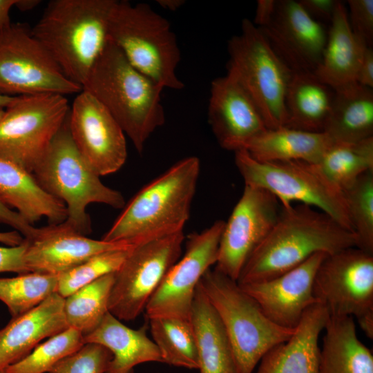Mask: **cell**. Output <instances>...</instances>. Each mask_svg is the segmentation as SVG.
I'll return each mask as SVG.
<instances>
[{
    "mask_svg": "<svg viewBox=\"0 0 373 373\" xmlns=\"http://www.w3.org/2000/svg\"><path fill=\"white\" fill-rule=\"evenodd\" d=\"M41 3L39 0H17L15 6L21 11L33 9Z\"/></svg>",
    "mask_w": 373,
    "mask_h": 373,
    "instance_id": "49",
    "label": "cell"
},
{
    "mask_svg": "<svg viewBox=\"0 0 373 373\" xmlns=\"http://www.w3.org/2000/svg\"><path fill=\"white\" fill-rule=\"evenodd\" d=\"M277 1L258 0L256 10L254 24L259 28L267 26L274 15Z\"/></svg>",
    "mask_w": 373,
    "mask_h": 373,
    "instance_id": "44",
    "label": "cell"
},
{
    "mask_svg": "<svg viewBox=\"0 0 373 373\" xmlns=\"http://www.w3.org/2000/svg\"><path fill=\"white\" fill-rule=\"evenodd\" d=\"M68 117L32 174L44 191L65 204L64 222L86 236L92 231L86 211L88 204L100 203L122 209L125 200L119 191L102 182L79 151L70 133Z\"/></svg>",
    "mask_w": 373,
    "mask_h": 373,
    "instance_id": "5",
    "label": "cell"
},
{
    "mask_svg": "<svg viewBox=\"0 0 373 373\" xmlns=\"http://www.w3.org/2000/svg\"><path fill=\"white\" fill-rule=\"evenodd\" d=\"M227 73L233 76L257 106L267 129L285 126V97L292 72L262 32L244 19L241 32L228 41Z\"/></svg>",
    "mask_w": 373,
    "mask_h": 373,
    "instance_id": "8",
    "label": "cell"
},
{
    "mask_svg": "<svg viewBox=\"0 0 373 373\" xmlns=\"http://www.w3.org/2000/svg\"><path fill=\"white\" fill-rule=\"evenodd\" d=\"M135 245L95 254L58 275V293L64 298L82 287L109 274L117 272Z\"/></svg>",
    "mask_w": 373,
    "mask_h": 373,
    "instance_id": "37",
    "label": "cell"
},
{
    "mask_svg": "<svg viewBox=\"0 0 373 373\" xmlns=\"http://www.w3.org/2000/svg\"><path fill=\"white\" fill-rule=\"evenodd\" d=\"M58 276L30 272L0 278V300L12 318L32 309L57 289Z\"/></svg>",
    "mask_w": 373,
    "mask_h": 373,
    "instance_id": "34",
    "label": "cell"
},
{
    "mask_svg": "<svg viewBox=\"0 0 373 373\" xmlns=\"http://www.w3.org/2000/svg\"><path fill=\"white\" fill-rule=\"evenodd\" d=\"M108 37L135 68L161 87L184 88L176 73L181 58L176 36L169 22L149 5L117 1Z\"/></svg>",
    "mask_w": 373,
    "mask_h": 373,
    "instance_id": "7",
    "label": "cell"
},
{
    "mask_svg": "<svg viewBox=\"0 0 373 373\" xmlns=\"http://www.w3.org/2000/svg\"><path fill=\"white\" fill-rule=\"evenodd\" d=\"M357 322L365 333L366 336L370 338H373V312L367 314L357 318Z\"/></svg>",
    "mask_w": 373,
    "mask_h": 373,
    "instance_id": "47",
    "label": "cell"
},
{
    "mask_svg": "<svg viewBox=\"0 0 373 373\" xmlns=\"http://www.w3.org/2000/svg\"><path fill=\"white\" fill-rule=\"evenodd\" d=\"M367 46L353 33L347 10L338 1L322 60L314 72L315 75L333 90L355 82L363 52Z\"/></svg>",
    "mask_w": 373,
    "mask_h": 373,
    "instance_id": "25",
    "label": "cell"
},
{
    "mask_svg": "<svg viewBox=\"0 0 373 373\" xmlns=\"http://www.w3.org/2000/svg\"><path fill=\"white\" fill-rule=\"evenodd\" d=\"M116 1L52 0L31 28L64 74L81 86L108 42Z\"/></svg>",
    "mask_w": 373,
    "mask_h": 373,
    "instance_id": "4",
    "label": "cell"
},
{
    "mask_svg": "<svg viewBox=\"0 0 373 373\" xmlns=\"http://www.w3.org/2000/svg\"><path fill=\"white\" fill-rule=\"evenodd\" d=\"M70 108L60 94L15 96L0 119V157L32 173Z\"/></svg>",
    "mask_w": 373,
    "mask_h": 373,
    "instance_id": "10",
    "label": "cell"
},
{
    "mask_svg": "<svg viewBox=\"0 0 373 373\" xmlns=\"http://www.w3.org/2000/svg\"><path fill=\"white\" fill-rule=\"evenodd\" d=\"M281 209L266 190L245 185L221 234L215 268L237 281L246 262L275 224Z\"/></svg>",
    "mask_w": 373,
    "mask_h": 373,
    "instance_id": "15",
    "label": "cell"
},
{
    "mask_svg": "<svg viewBox=\"0 0 373 373\" xmlns=\"http://www.w3.org/2000/svg\"><path fill=\"white\" fill-rule=\"evenodd\" d=\"M82 86L109 111L139 153L164 124V88L135 68L109 38Z\"/></svg>",
    "mask_w": 373,
    "mask_h": 373,
    "instance_id": "3",
    "label": "cell"
},
{
    "mask_svg": "<svg viewBox=\"0 0 373 373\" xmlns=\"http://www.w3.org/2000/svg\"><path fill=\"white\" fill-rule=\"evenodd\" d=\"M235 164L245 185L267 191L282 206L298 202L314 207L352 231L343 193L331 185L312 164L260 162L243 149L235 151Z\"/></svg>",
    "mask_w": 373,
    "mask_h": 373,
    "instance_id": "9",
    "label": "cell"
},
{
    "mask_svg": "<svg viewBox=\"0 0 373 373\" xmlns=\"http://www.w3.org/2000/svg\"><path fill=\"white\" fill-rule=\"evenodd\" d=\"M115 273L105 275L64 298V312L68 327L82 336L93 332L108 312V300Z\"/></svg>",
    "mask_w": 373,
    "mask_h": 373,
    "instance_id": "33",
    "label": "cell"
},
{
    "mask_svg": "<svg viewBox=\"0 0 373 373\" xmlns=\"http://www.w3.org/2000/svg\"><path fill=\"white\" fill-rule=\"evenodd\" d=\"M224 225V220H218L186 237L183 256L171 267L146 306L148 319L168 316L191 320L198 283L216 264Z\"/></svg>",
    "mask_w": 373,
    "mask_h": 373,
    "instance_id": "13",
    "label": "cell"
},
{
    "mask_svg": "<svg viewBox=\"0 0 373 373\" xmlns=\"http://www.w3.org/2000/svg\"><path fill=\"white\" fill-rule=\"evenodd\" d=\"M348 17L354 35L372 47L373 41V1L349 0Z\"/></svg>",
    "mask_w": 373,
    "mask_h": 373,
    "instance_id": "39",
    "label": "cell"
},
{
    "mask_svg": "<svg viewBox=\"0 0 373 373\" xmlns=\"http://www.w3.org/2000/svg\"><path fill=\"white\" fill-rule=\"evenodd\" d=\"M338 1L336 0H300L299 3L305 10L315 20L331 21Z\"/></svg>",
    "mask_w": 373,
    "mask_h": 373,
    "instance_id": "42",
    "label": "cell"
},
{
    "mask_svg": "<svg viewBox=\"0 0 373 373\" xmlns=\"http://www.w3.org/2000/svg\"><path fill=\"white\" fill-rule=\"evenodd\" d=\"M326 255L317 253L299 266L271 279L238 285L272 322L295 329L305 311L318 303L314 294V277Z\"/></svg>",
    "mask_w": 373,
    "mask_h": 373,
    "instance_id": "18",
    "label": "cell"
},
{
    "mask_svg": "<svg viewBox=\"0 0 373 373\" xmlns=\"http://www.w3.org/2000/svg\"><path fill=\"white\" fill-rule=\"evenodd\" d=\"M259 29L292 73H314L322 60L327 33L299 1H277L271 21Z\"/></svg>",
    "mask_w": 373,
    "mask_h": 373,
    "instance_id": "17",
    "label": "cell"
},
{
    "mask_svg": "<svg viewBox=\"0 0 373 373\" xmlns=\"http://www.w3.org/2000/svg\"><path fill=\"white\" fill-rule=\"evenodd\" d=\"M26 241L15 247L0 246V273L15 272L19 274L30 273L24 261Z\"/></svg>",
    "mask_w": 373,
    "mask_h": 373,
    "instance_id": "40",
    "label": "cell"
},
{
    "mask_svg": "<svg viewBox=\"0 0 373 373\" xmlns=\"http://www.w3.org/2000/svg\"><path fill=\"white\" fill-rule=\"evenodd\" d=\"M17 0H0V35L10 25V12Z\"/></svg>",
    "mask_w": 373,
    "mask_h": 373,
    "instance_id": "45",
    "label": "cell"
},
{
    "mask_svg": "<svg viewBox=\"0 0 373 373\" xmlns=\"http://www.w3.org/2000/svg\"><path fill=\"white\" fill-rule=\"evenodd\" d=\"M334 90L323 132L334 142L352 143L372 137V88L355 82Z\"/></svg>",
    "mask_w": 373,
    "mask_h": 373,
    "instance_id": "28",
    "label": "cell"
},
{
    "mask_svg": "<svg viewBox=\"0 0 373 373\" xmlns=\"http://www.w3.org/2000/svg\"><path fill=\"white\" fill-rule=\"evenodd\" d=\"M199 283L224 327L238 373H252L267 352L294 333L296 328L272 322L236 280L216 268L209 269Z\"/></svg>",
    "mask_w": 373,
    "mask_h": 373,
    "instance_id": "6",
    "label": "cell"
},
{
    "mask_svg": "<svg viewBox=\"0 0 373 373\" xmlns=\"http://www.w3.org/2000/svg\"><path fill=\"white\" fill-rule=\"evenodd\" d=\"M0 223L8 225L24 236L30 238L37 229L26 221L17 211L9 207L0 197Z\"/></svg>",
    "mask_w": 373,
    "mask_h": 373,
    "instance_id": "41",
    "label": "cell"
},
{
    "mask_svg": "<svg viewBox=\"0 0 373 373\" xmlns=\"http://www.w3.org/2000/svg\"><path fill=\"white\" fill-rule=\"evenodd\" d=\"M3 113H4V108H0V119H1Z\"/></svg>",
    "mask_w": 373,
    "mask_h": 373,
    "instance_id": "51",
    "label": "cell"
},
{
    "mask_svg": "<svg viewBox=\"0 0 373 373\" xmlns=\"http://www.w3.org/2000/svg\"><path fill=\"white\" fill-rule=\"evenodd\" d=\"M200 171L197 157L175 163L136 193L102 240L137 245L183 231Z\"/></svg>",
    "mask_w": 373,
    "mask_h": 373,
    "instance_id": "2",
    "label": "cell"
},
{
    "mask_svg": "<svg viewBox=\"0 0 373 373\" xmlns=\"http://www.w3.org/2000/svg\"><path fill=\"white\" fill-rule=\"evenodd\" d=\"M356 82L370 88L373 87V50L370 46L363 52Z\"/></svg>",
    "mask_w": 373,
    "mask_h": 373,
    "instance_id": "43",
    "label": "cell"
},
{
    "mask_svg": "<svg viewBox=\"0 0 373 373\" xmlns=\"http://www.w3.org/2000/svg\"><path fill=\"white\" fill-rule=\"evenodd\" d=\"M64 303L55 292L0 330V370L23 358L41 340L68 328Z\"/></svg>",
    "mask_w": 373,
    "mask_h": 373,
    "instance_id": "21",
    "label": "cell"
},
{
    "mask_svg": "<svg viewBox=\"0 0 373 373\" xmlns=\"http://www.w3.org/2000/svg\"><path fill=\"white\" fill-rule=\"evenodd\" d=\"M153 342L162 363L175 367L198 370L196 337L191 320L159 316L148 319Z\"/></svg>",
    "mask_w": 373,
    "mask_h": 373,
    "instance_id": "32",
    "label": "cell"
},
{
    "mask_svg": "<svg viewBox=\"0 0 373 373\" xmlns=\"http://www.w3.org/2000/svg\"><path fill=\"white\" fill-rule=\"evenodd\" d=\"M15 96L6 95L0 93V108H6L15 99Z\"/></svg>",
    "mask_w": 373,
    "mask_h": 373,
    "instance_id": "50",
    "label": "cell"
},
{
    "mask_svg": "<svg viewBox=\"0 0 373 373\" xmlns=\"http://www.w3.org/2000/svg\"><path fill=\"white\" fill-rule=\"evenodd\" d=\"M207 113L218 144L234 152L267 129L253 100L229 73L212 81Z\"/></svg>",
    "mask_w": 373,
    "mask_h": 373,
    "instance_id": "19",
    "label": "cell"
},
{
    "mask_svg": "<svg viewBox=\"0 0 373 373\" xmlns=\"http://www.w3.org/2000/svg\"><path fill=\"white\" fill-rule=\"evenodd\" d=\"M68 121L77 149L99 176L115 173L123 166L127 158L125 133L91 94L84 90L78 93Z\"/></svg>",
    "mask_w": 373,
    "mask_h": 373,
    "instance_id": "16",
    "label": "cell"
},
{
    "mask_svg": "<svg viewBox=\"0 0 373 373\" xmlns=\"http://www.w3.org/2000/svg\"><path fill=\"white\" fill-rule=\"evenodd\" d=\"M356 247L354 233L308 205L282 206L271 230L244 265L239 285L267 280L317 253L330 255Z\"/></svg>",
    "mask_w": 373,
    "mask_h": 373,
    "instance_id": "1",
    "label": "cell"
},
{
    "mask_svg": "<svg viewBox=\"0 0 373 373\" xmlns=\"http://www.w3.org/2000/svg\"><path fill=\"white\" fill-rule=\"evenodd\" d=\"M343 193L357 247L373 254V171L361 175Z\"/></svg>",
    "mask_w": 373,
    "mask_h": 373,
    "instance_id": "36",
    "label": "cell"
},
{
    "mask_svg": "<svg viewBox=\"0 0 373 373\" xmlns=\"http://www.w3.org/2000/svg\"><path fill=\"white\" fill-rule=\"evenodd\" d=\"M157 2L163 9L170 11L178 10L185 3L184 0H157Z\"/></svg>",
    "mask_w": 373,
    "mask_h": 373,
    "instance_id": "48",
    "label": "cell"
},
{
    "mask_svg": "<svg viewBox=\"0 0 373 373\" xmlns=\"http://www.w3.org/2000/svg\"><path fill=\"white\" fill-rule=\"evenodd\" d=\"M333 143L324 132L282 126L266 129L249 140L242 149L260 162L301 161L316 164Z\"/></svg>",
    "mask_w": 373,
    "mask_h": 373,
    "instance_id": "26",
    "label": "cell"
},
{
    "mask_svg": "<svg viewBox=\"0 0 373 373\" xmlns=\"http://www.w3.org/2000/svg\"><path fill=\"white\" fill-rule=\"evenodd\" d=\"M318 373H373V354L358 338L353 317L329 316Z\"/></svg>",
    "mask_w": 373,
    "mask_h": 373,
    "instance_id": "27",
    "label": "cell"
},
{
    "mask_svg": "<svg viewBox=\"0 0 373 373\" xmlns=\"http://www.w3.org/2000/svg\"><path fill=\"white\" fill-rule=\"evenodd\" d=\"M0 373H4L3 370H0Z\"/></svg>",
    "mask_w": 373,
    "mask_h": 373,
    "instance_id": "52",
    "label": "cell"
},
{
    "mask_svg": "<svg viewBox=\"0 0 373 373\" xmlns=\"http://www.w3.org/2000/svg\"><path fill=\"white\" fill-rule=\"evenodd\" d=\"M148 324L133 329L109 312L90 333L83 336L84 343L106 347L112 358L105 373H134L135 366L149 362L162 363L155 343L147 336Z\"/></svg>",
    "mask_w": 373,
    "mask_h": 373,
    "instance_id": "23",
    "label": "cell"
},
{
    "mask_svg": "<svg viewBox=\"0 0 373 373\" xmlns=\"http://www.w3.org/2000/svg\"><path fill=\"white\" fill-rule=\"evenodd\" d=\"M24 238L18 231L14 230L8 232H0V242L8 247H15L21 245Z\"/></svg>",
    "mask_w": 373,
    "mask_h": 373,
    "instance_id": "46",
    "label": "cell"
},
{
    "mask_svg": "<svg viewBox=\"0 0 373 373\" xmlns=\"http://www.w3.org/2000/svg\"><path fill=\"white\" fill-rule=\"evenodd\" d=\"M111 352L97 343H85L79 350L55 364L48 373H105Z\"/></svg>",
    "mask_w": 373,
    "mask_h": 373,
    "instance_id": "38",
    "label": "cell"
},
{
    "mask_svg": "<svg viewBox=\"0 0 373 373\" xmlns=\"http://www.w3.org/2000/svg\"><path fill=\"white\" fill-rule=\"evenodd\" d=\"M0 197L32 225L44 218L50 224L62 223L67 218L61 200L44 191L32 173L1 157Z\"/></svg>",
    "mask_w": 373,
    "mask_h": 373,
    "instance_id": "24",
    "label": "cell"
},
{
    "mask_svg": "<svg viewBox=\"0 0 373 373\" xmlns=\"http://www.w3.org/2000/svg\"><path fill=\"white\" fill-rule=\"evenodd\" d=\"M24 239V261L29 272L56 276L95 254L132 246L88 238L65 222L38 228L33 236Z\"/></svg>",
    "mask_w": 373,
    "mask_h": 373,
    "instance_id": "20",
    "label": "cell"
},
{
    "mask_svg": "<svg viewBox=\"0 0 373 373\" xmlns=\"http://www.w3.org/2000/svg\"><path fill=\"white\" fill-rule=\"evenodd\" d=\"M183 231L135 245L115 273L108 312L130 321L143 311L171 267L180 258Z\"/></svg>",
    "mask_w": 373,
    "mask_h": 373,
    "instance_id": "12",
    "label": "cell"
},
{
    "mask_svg": "<svg viewBox=\"0 0 373 373\" xmlns=\"http://www.w3.org/2000/svg\"><path fill=\"white\" fill-rule=\"evenodd\" d=\"M82 333L72 327L37 345L21 360L4 370V373H45L64 358L75 353L84 345Z\"/></svg>",
    "mask_w": 373,
    "mask_h": 373,
    "instance_id": "35",
    "label": "cell"
},
{
    "mask_svg": "<svg viewBox=\"0 0 373 373\" xmlns=\"http://www.w3.org/2000/svg\"><path fill=\"white\" fill-rule=\"evenodd\" d=\"M82 87L70 81L21 23L0 35V93L12 96L40 93H79Z\"/></svg>",
    "mask_w": 373,
    "mask_h": 373,
    "instance_id": "11",
    "label": "cell"
},
{
    "mask_svg": "<svg viewBox=\"0 0 373 373\" xmlns=\"http://www.w3.org/2000/svg\"><path fill=\"white\" fill-rule=\"evenodd\" d=\"M314 294L329 316L357 319L373 312V254L353 247L326 255L315 274Z\"/></svg>",
    "mask_w": 373,
    "mask_h": 373,
    "instance_id": "14",
    "label": "cell"
},
{
    "mask_svg": "<svg viewBox=\"0 0 373 373\" xmlns=\"http://www.w3.org/2000/svg\"><path fill=\"white\" fill-rule=\"evenodd\" d=\"M329 316L322 303L307 309L293 335L261 358L256 373H318V341Z\"/></svg>",
    "mask_w": 373,
    "mask_h": 373,
    "instance_id": "22",
    "label": "cell"
},
{
    "mask_svg": "<svg viewBox=\"0 0 373 373\" xmlns=\"http://www.w3.org/2000/svg\"><path fill=\"white\" fill-rule=\"evenodd\" d=\"M312 164L331 185L343 192L361 175L373 171V137L352 143L334 142L319 162Z\"/></svg>",
    "mask_w": 373,
    "mask_h": 373,
    "instance_id": "31",
    "label": "cell"
},
{
    "mask_svg": "<svg viewBox=\"0 0 373 373\" xmlns=\"http://www.w3.org/2000/svg\"><path fill=\"white\" fill-rule=\"evenodd\" d=\"M334 90L314 73H292L285 97V127L309 132H323Z\"/></svg>",
    "mask_w": 373,
    "mask_h": 373,
    "instance_id": "30",
    "label": "cell"
},
{
    "mask_svg": "<svg viewBox=\"0 0 373 373\" xmlns=\"http://www.w3.org/2000/svg\"><path fill=\"white\" fill-rule=\"evenodd\" d=\"M191 321L196 337L200 373H238L226 332L200 283L193 301Z\"/></svg>",
    "mask_w": 373,
    "mask_h": 373,
    "instance_id": "29",
    "label": "cell"
}]
</instances>
